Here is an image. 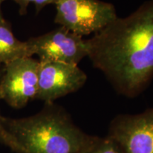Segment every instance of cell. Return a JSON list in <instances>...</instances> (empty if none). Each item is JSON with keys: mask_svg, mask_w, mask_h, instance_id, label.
I'll use <instances>...</instances> for the list:
<instances>
[{"mask_svg": "<svg viewBox=\"0 0 153 153\" xmlns=\"http://www.w3.org/2000/svg\"><path fill=\"white\" fill-rule=\"evenodd\" d=\"M86 43L94 68L115 90L131 98L139 95L153 78V0L118 16Z\"/></svg>", "mask_w": 153, "mask_h": 153, "instance_id": "obj_1", "label": "cell"}, {"mask_svg": "<svg viewBox=\"0 0 153 153\" xmlns=\"http://www.w3.org/2000/svg\"><path fill=\"white\" fill-rule=\"evenodd\" d=\"M1 121L23 153H87L98 138L82 131L70 114L54 103L45 104L33 116H1Z\"/></svg>", "mask_w": 153, "mask_h": 153, "instance_id": "obj_2", "label": "cell"}, {"mask_svg": "<svg viewBox=\"0 0 153 153\" xmlns=\"http://www.w3.org/2000/svg\"><path fill=\"white\" fill-rule=\"evenodd\" d=\"M55 23L82 37L95 34L118 17L112 4L101 0H59Z\"/></svg>", "mask_w": 153, "mask_h": 153, "instance_id": "obj_3", "label": "cell"}, {"mask_svg": "<svg viewBox=\"0 0 153 153\" xmlns=\"http://www.w3.org/2000/svg\"><path fill=\"white\" fill-rule=\"evenodd\" d=\"M39 60L24 57L3 65L0 98L14 108H22L36 99Z\"/></svg>", "mask_w": 153, "mask_h": 153, "instance_id": "obj_4", "label": "cell"}, {"mask_svg": "<svg viewBox=\"0 0 153 153\" xmlns=\"http://www.w3.org/2000/svg\"><path fill=\"white\" fill-rule=\"evenodd\" d=\"M32 56L40 62H60L76 65L87 57V45L83 37L60 26L27 41Z\"/></svg>", "mask_w": 153, "mask_h": 153, "instance_id": "obj_5", "label": "cell"}, {"mask_svg": "<svg viewBox=\"0 0 153 153\" xmlns=\"http://www.w3.org/2000/svg\"><path fill=\"white\" fill-rule=\"evenodd\" d=\"M107 136L121 153H153V107L137 114L116 116Z\"/></svg>", "mask_w": 153, "mask_h": 153, "instance_id": "obj_6", "label": "cell"}, {"mask_svg": "<svg viewBox=\"0 0 153 153\" xmlns=\"http://www.w3.org/2000/svg\"><path fill=\"white\" fill-rule=\"evenodd\" d=\"M36 99L52 104L76 92L85 85L87 75L76 65L60 62H40Z\"/></svg>", "mask_w": 153, "mask_h": 153, "instance_id": "obj_7", "label": "cell"}, {"mask_svg": "<svg viewBox=\"0 0 153 153\" xmlns=\"http://www.w3.org/2000/svg\"><path fill=\"white\" fill-rule=\"evenodd\" d=\"M32 57L26 41L15 37L11 25L4 19H0V67L24 57Z\"/></svg>", "mask_w": 153, "mask_h": 153, "instance_id": "obj_8", "label": "cell"}, {"mask_svg": "<svg viewBox=\"0 0 153 153\" xmlns=\"http://www.w3.org/2000/svg\"><path fill=\"white\" fill-rule=\"evenodd\" d=\"M87 153H121L118 145L108 136L98 137Z\"/></svg>", "mask_w": 153, "mask_h": 153, "instance_id": "obj_9", "label": "cell"}, {"mask_svg": "<svg viewBox=\"0 0 153 153\" xmlns=\"http://www.w3.org/2000/svg\"><path fill=\"white\" fill-rule=\"evenodd\" d=\"M3 72V65L0 67V81H1V77L2 75ZM1 100V98H0ZM1 116L0 115V143L9 147L13 152L15 153H23L22 149L19 146V145L16 142V140L13 138L11 135L7 133L2 126L1 121Z\"/></svg>", "mask_w": 153, "mask_h": 153, "instance_id": "obj_10", "label": "cell"}, {"mask_svg": "<svg viewBox=\"0 0 153 153\" xmlns=\"http://www.w3.org/2000/svg\"><path fill=\"white\" fill-rule=\"evenodd\" d=\"M59 0H35L33 4L35 5L36 13H39L44 7L49 4H55Z\"/></svg>", "mask_w": 153, "mask_h": 153, "instance_id": "obj_11", "label": "cell"}, {"mask_svg": "<svg viewBox=\"0 0 153 153\" xmlns=\"http://www.w3.org/2000/svg\"><path fill=\"white\" fill-rule=\"evenodd\" d=\"M19 6V13L21 15H25L27 13L28 7L30 3H33L35 0H13Z\"/></svg>", "mask_w": 153, "mask_h": 153, "instance_id": "obj_12", "label": "cell"}, {"mask_svg": "<svg viewBox=\"0 0 153 153\" xmlns=\"http://www.w3.org/2000/svg\"><path fill=\"white\" fill-rule=\"evenodd\" d=\"M4 1H5V0H0V19H4L3 15H2V12H1V4H2V3Z\"/></svg>", "mask_w": 153, "mask_h": 153, "instance_id": "obj_13", "label": "cell"}]
</instances>
